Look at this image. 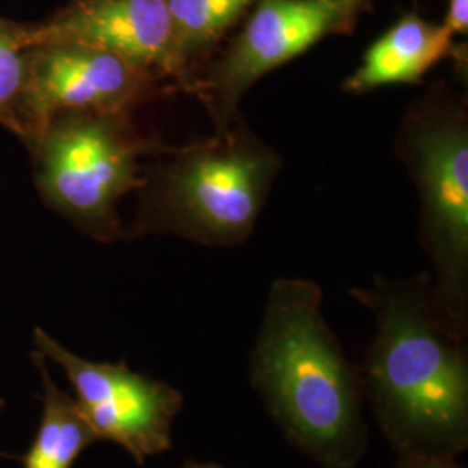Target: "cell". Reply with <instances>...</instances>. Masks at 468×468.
<instances>
[{
  "mask_svg": "<svg viewBox=\"0 0 468 468\" xmlns=\"http://www.w3.org/2000/svg\"><path fill=\"white\" fill-rule=\"evenodd\" d=\"M352 297L373 314L365 398L396 454L458 458L468 448V326L441 307L431 272L375 278Z\"/></svg>",
  "mask_w": 468,
  "mask_h": 468,
  "instance_id": "6da1fadb",
  "label": "cell"
},
{
  "mask_svg": "<svg viewBox=\"0 0 468 468\" xmlns=\"http://www.w3.org/2000/svg\"><path fill=\"white\" fill-rule=\"evenodd\" d=\"M321 305L323 290L311 280L271 283L250 354V385L297 452L321 468H356L368 452L363 375Z\"/></svg>",
  "mask_w": 468,
  "mask_h": 468,
  "instance_id": "7a4b0ae2",
  "label": "cell"
},
{
  "mask_svg": "<svg viewBox=\"0 0 468 468\" xmlns=\"http://www.w3.org/2000/svg\"><path fill=\"white\" fill-rule=\"evenodd\" d=\"M144 172L141 207L125 238L172 234L207 247H236L250 238L283 167L282 154L241 117L181 148Z\"/></svg>",
  "mask_w": 468,
  "mask_h": 468,
  "instance_id": "3957f363",
  "label": "cell"
},
{
  "mask_svg": "<svg viewBox=\"0 0 468 468\" xmlns=\"http://www.w3.org/2000/svg\"><path fill=\"white\" fill-rule=\"evenodd\" d=\"M396 151L419 191L420 243L441 307L468 326L467 96L437 84L411 102Z\"/></svg>",
  "mask_w": 468,
  "mask_h": 468,
  "instance_id": "277c9868",
  "label": "cell"
},
{
  "mask_svg": "<svg viewBox=\"0 0 468 468\" xmlns=\"http://www.w3.org/2000/svg\"><path fill=\"white\" fill-rule=\"evenodd\" d=\"M27 148L46 205L96 241L112 243L125 239L118 203L144 183L141 160L167 146L143 134L133 113H63Z\"/></svg>",
  "mask_w": 468,
  "mask_h": 468,
  "instance_id": "5b68a950",
  "label": "cell"
},
{
  "mask_svg": "<svg viewBox=\"0 0 468 468\" xmlns=\"http://www.w3.org/2000/svg\"><path fill=\"white\" fill-rule=\"evenodd\" d=\"M368 0H257L231 44L197 75L191 92L210 113L216 131L239 118L238 104L276 68L328 35L347 34Z\"/></svg>",
  "mask_w": 468,
  "mask_h": 468,
  "instance_id": "8992f818",
  "label": "cell"
},
{
  "mask_svg": "<svg viewBox=\"0 0 468 468\" xmlns=\"http://www.w3.org/2000/svg\"><path fill=\"white\" fill-rule=\"evenodd\" d=\"M35 351L67 373L75 402L98 441H112L144 465L172 450V423L185 396L170 384L133 371L125 359L94 363L65 349L42 328L34 332Z\"/></svg>",
  "mask_w": 468,
  "mask_h": 468,
  "instance_id": "52a82bcc",
  "label": "cell"
},
{
  "mask_svg": "<svg viewBox=\"0 0 468 468\" xmlns=\"http://www.w3.org/2000/svg\"><path fill=\"white\" fill-rule=\"evenodd\" d=\"M174 84L108 50L80 44H40L30 49L27 92L28 146L63 113H133L164 98Z\"/></svg>",
  "mask_w": 468,
  "mask_h": 468,
  "instance_id": "ba28073f",
  "label": "cell"
},
{
  "mask_svg": "<svg viewBox=\"0 0 468 468\" xmlns=\"http://www.w3.org/2000/svg\"><path fill=\"white\" fill-rule=\"evenodd\" d=\"M23 34L30 48L69 42L108 50L179 90H191V77L176 49L167 0H68L48 19L23 23Z\"/></svg>",
  "mask_w": 468,
  "mask_h": 468,
  "instance_id": "9c48e42d",
  "label": "cell"
},
{
  "mask_svg": "<svg viewBox=\"0 0 468 468\" xmlns=\"http://www.w3.org/2000/svg\"><path fill=\"white\" fill-rule=\"evenodd\" d=\"M444 25L410 13L375 40L342 85L344 92L367 94L384 85L420 84L442 59L458 58L460 48Z\"/></svg>",
  "mask_w": 468,
  "mask_h": 468,
  "instance_id": "30bf717a",
  "label": "cell"
},
{
  "mask_svg": "<svg viewBox=\"0 0 468 468\" xmlns=\"http://www.w3.org/2000/svg\"><path fill=\"white\" fill-rule=\"evenodd\" d=\"M32 361L42 378V419L34 444L21 458L23 468H71L79 456L100 442L73 398L52 382L46 357L32 352Z\"/></svg>",
  "mask_w": 468,
  "mask_h": 468,
  "instance_id": "8fae6325",
  "label": "cell"
},
{
  "mask_svg": "<svg viewBox=\"0 0 468 468\" xmlns=\"http://www.w3.org/2000/svg\"><path fill=\"white\" fill-rule=\"evenodd\" d=\"M255 2L257 0H167L176 49L191 77V89L198 65L210 58L226 32Z\"/></svg>",
  "mask_w": 468,
  "mask_h": 468,
  "instance_id": "7c38bea8",
  "label": "cell"
},
{
  "mask_svg": "<svg viewBox=\"0 0 468 468\" xmlns=\"http://www.w3.org/2000/svg\"><path fill=\"white\" fill-rule=\"evenodd\" d=\"M30 46L23 23L0 16V125L27 141V92Z\"/></svg>",
  "mask_w": 468,
  "mask_h": 468,
  "instance_id": "4fadbf2b",
  "label": "cell"
},
{
  "mask_svg": "<svg viewBox=\"0 0 468 468\" xmlns=\"http://www.w3.org/2000/svg\"><path fill=\"white\" fill-rule=\"evenodd\" d=\"M394 468H465L462 467L452 456H435V454H419L408 452L398 454Z\"/></svg>",
  "mask_w": 468,
  "mask_h": 468,
  "instance_id": "5bb4252c",
  "label": "cell"
},
{
  "mask_svg": "<svg viewBox=\"0 0 468 468\" xmlns=\"http://www.w3.org/2000/svg\"><path fill=\"white\" fill-rule=\"evenodd\" d=\"M452 35L468 34V0H450L442 23Z\"/></svg>",
  "mask_w": 468,
  "mask_h": 468,
  "instance_id": "9a60e30c",
  "label": "cell"
},
{
  "mask_svg": "<svg viewBox=\"0 0 468 468\" xmlns=\"http://www.w3.org/2000/svg\"><path fill=\"white\" fill-rule=\"evenodd\" d=\"M181 468H222L216 465V463H203V462H195V460H189L186 462L185 465Z\"/></svg>",
  "mask_w": 468,
  "mask_h": 468,
  "instance_id": "2e32d148",
  "label": "cell"
},
{
  "mask_svg": "<svg viewBox=\"0 0 468 468\" xmlns=\"http://www.w3.org/2000/svg\"><path fill=\"white\" fill-rule=\"evenodd\" d=\"M4 406H5V402H4V399H0V411L4 410Z\"/></svg>",
  "mask_w": 468,
  "mask_h": 468,
  "instance_id": "e0dca14e",
  "label": "cell"
}]
</instances>
